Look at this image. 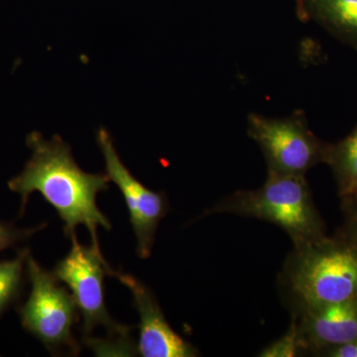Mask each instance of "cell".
<instances>
[{"instance_id":"1","label":"cell","mask_w":357,"mask_h":357,"mask_svg":"<svg viewBox=\"0 0 357 357\" xmlns=\"http://www.w3.org/2000/svg\"><path fill=\"white\" fill-rule=\"evenodd\" d=\"M27 145L32 156L20 175L11 178L9 189L20 195L21 211L30 195L39 192L55 208L64 222L66 236L76 234V227L89 229L93 248L100 250L98 227L112 229V223L96 206L98 192L109 189L107 173L89 174L79 168L70 147L60 136L44 139L39 132L28 135Z\"/></svg>"},{"instance_id":"2","label":"cell","mask_w":357,"mask_h":357,"mask_svg":"<svg viewBox=\"0 0 357 357\" xmlns=\"http://www.w3.org/2000/svg\"><path fill=\"white\" fill-rule=\"evenodd\" d=\"M284 279L300 306L357 298V246L340 234L295 245Z\"/></svg>"},{"instance_id":"3","label":"cell","mask_w":357,"mask_h":357,"mask_svg":"<svg viewBox=\"0 0 357 357\" xmlns=\"http://www.w3.org/2000/svg\"><path fill=\"white\" fill-rule=\"evenodd\" d=\"M229 213L266 220L281 227L294 245L326 236L305 176L268 173L263 187L239 191L218 203L208 213Z\"/></svg>"},{"instance_id":"4","label":"cell","mask_w":357,"mask_h":357,"mask_svg":"<svg viewBox=\"0 0 357 357\" xmlns=\"http://www.w3.org/2000/svg\"><path fill=\"white\" fill-rule=\"evenodd\" d=\"M72 248L54 270L59 281L64 282L72 291L77 310L83 317L84 340L91 337L98 326H105L109 337L121 347L131 351L129 330L110 318L105 302L103 278L112 269L103 259L102 252L93 246L84 248L77 241L76 234L70 237Z\"/></svg>"},{"instance_id":"5","label":"cell","mask_w":357,"mask_h":357,"mask_svg":"<svg viewBox=\"0 0 357 357\" xmlns=\"http://www.w3.org/2000/svg\"><path fill=\"white\" fill-rule=\"evenodd\" d=\"M248 135L261 148L268 173L305 176L312 167L326 164L331 143L319 139L297 110L285 119L248 115Z\"/></svg>"},{"instance_id":"6","label":"cell","mask_w":357,"mask_h":357,"mask_svg":"<svg viewBox=\"0 0 357 357\" xmlns=\"http://www.w3.org/2000/svg\"><path fill=\"white\" fill-rule=\"evenodd\" d=\"M26 264L32 289L20 310L22 326L51 351L68 349L76 354L79 347L72 333L77 321L76 301L59 284L57 277L30 255Z\"/></svg>"},{"instance_id":"7","label":"cell","mask_w":357,"mask_h":357,"mask_svg":"<svg viewBox=\"0 0 357 357\" xmlns=\"http://www.w3.org/2000/svg\"><path fill=\"white\" fill-rule=\"evenodd\" d=\"M96 142L102 150L110 182L119 187L128 204L130 222L137 238L138 255L146 259L151 255L160 220L165 217L168 211L166 197L147 189L134 177L122 163L114 141L105 128H100L96 133Z\"/></svg>"},{"instance_id":"8","label":"cell","mask_w":357,"mask_h":357,"mask_svg":"<svg viewBox=\"0 0 357 357\" xmlns=\"http://www.w3.org/2000/svg\"><path fill=\"white\" fill-rule=\"evenodd\" d=\"M112 276L119 279L132 293L139 312V340L137 352L143 357H192L198 351L178 335L166 321L153 294L135 277L112 270Z\"/></svg>"},{"instance_id":"9","label":"cell","mask_w":357,"mask_h":357,"mask_svg":"<svg viewBox=\"0 0 357 357\" xmlns=\"http://www.w3.org/2000/svg\"><path fill=\"white\" fill-rule=\"evenodd\" d=\"M300 307L299 317L295 319L301 351L321 356L357 338V298Z\"/></svg>"},{"instance_id":"10","label":"cell","mask_w":357,"mask_h":357,"mask_svg":"<svg viewBox=\"0 0 357 357\" xmlns=\"http://www.w3.org/2000/svg\"><path fill=\"white\" fill-rule=\"evenodd\" d=\"M301 21H314L357 52V0H296Z\"/></svg>"},{"instance_id":"11","label":"cell","mask_w":357,"mask_h":357,"mask_svg":"<svg viewBox=\"0 0 357 357\" xmlns=\"http://www.w3.org/2000/svg\"><path fill=\"white\" fill-rule=\"evenodd\" d=\"M326 164L332 169L342 199L357 191V126L344 139L330 145Z\"/></svg>"},{"instance_id":"12","label":"cell","mask_w":357,"mask_h":357,"mask_svg":"<svg viewBox=\"0 0 357 357\" xmlns=\"http://www.w3.org/2000/svg\"><path fill=\"white\" fill-rule=\"evenodd\" d=\"M28 256L29 251L24 249L14 259L0 262V312L13 299L20 289Z\"/></svg>"},{"instance_id":"13","label":"cell","mask_w":357,"mask_h":357,"mask_svg":"<svg viewBox=\"0 0 357 357\" xmlns=\"http://www.w3.org/2000/svg\"><path fill=\"white\" fill-rule=\"evenodd\" d=\"M301 351L298 337L297 321L294 319L288 332L283 337L265 347L259 356L262 357H293Z\"/></svg>"},{"instance_id":"14","label":"cell","mask_w":357,"mask_h":357,"mask_svg":"<svg viewBox=\"0 0 357 357\" xmlns=\"http://www.w3.org/2000/svg\"><path fill=\"white\" fill-rule=\"evenodd\" d=\"M344 223L340 236L357 246V203H342Z\"/></svg>"},{"instance_id":"15","label":"cell","mask_w":357,"mask_h":357,"mask_svg":"<svg viewBox=\"0 0 357 357\" xmlns=\"http://www.w3.org/2000/svg\"><path fill=\"white\" fill-rule=\"evenodd\" d=\"M40 227L32 230H18L15 227H10L4 223H0V251L4 248H9L16 241L23 238V237L30 236L33 232L39 230Z\"/></svg>"},{"instance_id":"16","label":"cell","mask_w":357,"mask_h":357,"mask_svg":"<svg viewBox=\"0 0 357 357\" xmlns=\"http://www.w3.org/2000/svg\"><path fill=\"white\" fill-rule=\"evenodd\" d=\"M319 356L326 357H357V338L324 351Z\"/></svg>"},{"instance_id":"17","label":"cell","mask_w":357,"mask_h":357,"mask_svg":"<svg viewBox=\"0 0 357 357\" xmlns=\"http://www.w3.org/2000/svg\"><path fill=\"white\" fill-rule=\"evenodd\" d=\"M342 203H357V191L354 192L351 196L342 199Z\"/></svg>"}]
</instances>
